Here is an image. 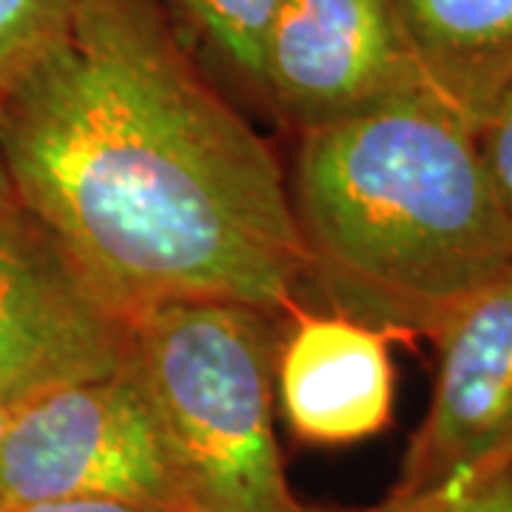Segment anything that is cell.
<instances>
[{
	"label": "cell",
	"mask_w": 512,
	"mask_h": 512,
	"mask_svg": "<svg viewBox=\"0 0 512 512\" xmlns=\"http://www.w3.org/2000/svg\"><path fill=\"white\" fill-rule=\"evenodd\" d=\"M478 143H481L487 168L493 174L495 188L512 217V89L501 97V103L481 126Z\"/></svg>",
	"instance_id": "obj_13"
},
{
	"label": "cell",
	"mask_w": 512,
	"mask_h": 512,
	"mask_svg": "<svg viewBox=\"0 0 512 512\" xmlns=\"http://www.w3.org/2000/svg\"><path fill=\"white\" fill-rule=\"evenodd\" d=\"M126 367V313L20 208L0 225V404Z\"/></svg>",
	"instance_id": "obj_5"
},
{
	"label": "cell",
	"mask_w": 512,
	"mask_h": 512,
	"mask_svg": "<svg viewBox=\"0 0 512 512\" xmlns=\"http://www.w3.org/2000/svg\"><path fill=\"white\" fill-rule=\"evenodd\" d=\"M20 208H23V205H20L18 191H15V183H12V177H9V168H6L3 151H0V225L6 220H12Z\"/></svg>",
	"instance_id": "obj_15"
},
{
	"label": "cell",
	"mask_w": 512,
	"mask_h": 512,
	"mask_svg": "<svg viewBox=\"0 0 512 512\" xmlns=\"http://www.w3.org/2000/svg\"><path fill=\"white\" fill-rule=\"evenodd\" d=\"M6 512H165L146 504H131L117 498H63V501H40Z\"/></svg>",
	"instance_id": "obj_14"
},
{
	"label": "cell",
	"mask_w": 512,
	"mask_h": 512,
	"mask_svg": "<svg viewBox=\"0 0 512 512\" xmlns=\"http://www.w3.org/2000/svg\"><path fill=\"white\" fill-rule=\"evenodd\" d=\"M20 205L120 313L177 299L296 311L288 177L174 32L163 0H77L0 94Z\"/></svg>",
	"instance_id": "obj_1"
},
{
	"label": "cell",
	"mask_w": 512,
	"mask_h": 512,
	"mask_svg": "<svg viewBox=\"0 0 512 512\" xmlns=\"http://www.w3.org/2000/svg\"><path fill=\"white\" fill-rule=\"evenodd\" d=\"M276 313L177 299L126 316V367L160 424L185 512H305L274 436Z\"/></svg>",
	"instance_id": "obj_3"
},
{
	"label": "cell",
	"mask_w": 512,
	"mask_h": 512,
	"mask_svg": "<svg viewBox=\"0 0 512 512\" xmlns=\"http://www.w3.org/2000/svg\"><path fill=\"white\" fill-rule=\"evenodd\" d=\"M356 512H512V456L456 490L419 498L387 495L382 504Z\"/></svg>",
	"instance_id": "obj_12"
},
{
	"label": "cell",
	"mask_w": 512,
	"mask_h": 512,
	"mask_svg": "<svg viewBox=\"0 0 512 512\" xmlns=\"http://www.w3.org/2000/svg\"><path fill=\"white\" fill-rule=\"evenodd\" d=\"M387 342V330L348 313L293 311L276 348V387L296 439L353 444L382 433L396 396Z\"/></svg>",
	"instance_id": "obj_8"
},
{
	"label": "cell",
	"mask_w": 512,
	"mask_h": 512,
	"mask_svg": "<svg viewBox=\"0 0 512 512\" xmlns=\"http://www.w3.org/2000/svg\"><path fill=\"white\" fill-rule=\"evenodd\" d=\"M421 86L481 131L512 89V0H390Z\"/></svg>",
	"instance_id": "obj_9"
},
{
	"label": "cell",
	"mask_w": 512,
	"mask_h": 512,
	"mask_svg": "<svg viewBox=\"0 0 512 512\" xmlns=\"http://www.w3.org/2000/svg\"><path fill=\"white\" fill-rule=\"evenodd\" d=\"M433 342V402L390 498L456 490L512 456V265L467 299Z\"/></svg>",
	"instance_id": "obj_6"
},
{
	"label": "cell",
	"mask_w": 512,
	"mask_h": 512,
	"mask_svg": "<svg viewBox=\"0 0 512 512\" xmlns=\"http://www.w3.org/2000/svg\"><path fill=\"white\" fill-rule=\"evenodd\" d=\"M117 498L185 512L160 424L128 367L18 404L0 436V512Z\"/></svg>",
	"instance_id": "obj_4"
},
{
	"label": "cell",
	"mask_w": 512,
	"mask_h": 512,
	"mask_svg": "<svg viewBox=\"0 0 512 512\" xmlns=\"http://www.w3.org/2000/svg\"><path fill=\"white\" fill-rule=\"evenodd\" d=\"M77 0H0V94L69 35Z\"/></svg>",
	"instance_id": "obj_11"
},
{
	"label": "cell",
	"mask_w": 512,
	"mask_h": 512,
	"mask_svg": "<svg viewBox=\"0 0 512 512\" xmlns=\"http://www.w3.org/2000/svg\"><path fill=\"white\" fill-rule=\"evenodd\" d=\"M200 46L245 89L262 97L265 37L276 0H163Z\"/></svg>",
	"instance_id": "obj_10"
},
{
	"label": "cell",
	"mask_w": 512,
	"mask_h": 512,
	"mask_svg": "<svg viewBox=\"0 0 512 512\" xmlns=\"http://www.w3.org/2000/svg\"><path fill=\"white\" fill-rule=\"evenodd\" d=\"M12 410H15V407L0 404V436H3V427H6V421H9V416H12Z\"/></svg>",
	"instance_id": "obj_16"
},
{
	"label": "cell",
	"mask_w": 512,
	"mask_h": 512,
	"mask_svg": "<svg viewBox=\"0 0 512 512\" xmlns=\"http://www.w3.org/2000/svg\"><path fill=\"white\" fill-rule=\"evenodd\" d=\"M421 83L390 0H276L262 100L296 131Z\"/></svg>",
	"instance_id": "obj_7"
},
{
	"label": "cell",
	"mask_w": 512,
	"mask_h": 512,
	"mask_svg": "<svg viewBox=\"0 0 512 512\" xmlns=\"http://www.w3.org/2000/svg\"><path fill=\"white\" fill-rule=\"evenodd\" d=\"M308 279L390 336H436L512 265L478 131L421 83L299 131L288 177Z\"/></svg>",
	"instance_id": "obj_2"
}]
</instances>
